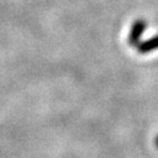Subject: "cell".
I'll list each match as a JSON object with an SVG mask.
<instances>
[{"mask_svg": "<svg viewBox=\"0 0 158 158\" xmlns=\"http://www.w3.org/2000/svg\"><path fill=\"white\" fill-rule=\"evenodd\" d=\"M147 28V21L143 19H137L135 23H132L130 33L128 35V44L132 47H137V45L141 42V38L144 31Z\"/></svg>", "mask_w": 158, "mask_h": 158, "instance_id": "1", "label": "cell"}, {"mask_svg": "<svg viewBox=\"0 0 158 158\" xmlns=\"http://www.w3.org/2000/svg\"><path fill=\"white\" fill-rule=\"evenodd\" d=\"M156 49H158V35H155L145 41H142L137 45V52L141 54H148Z\"/></svg>", "mask_w": 158, "mask_h": 158, "instance_id": "2", "label": "cell"}, {"mask_svg": "<svg viewBox=\"0 0 158 158\" xmlns=\"http://www.w3.org/2000/svg\"><path fill=\"white\" fill-rule=\"evenodd\" d=\"M155 143H156V147H157V149H158V136L156 137V139H155Z\"/></svg>", "mask_w": 158, "mask_h": 158, "instance_id": "3", "label": "cell"}]
</instances>
